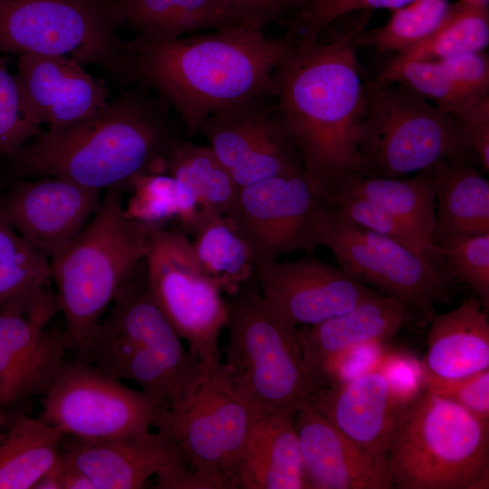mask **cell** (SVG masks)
Here are the masks:
<instances>
[{"mask_svg":"<svg viewBox=\"0 0 489 489\" xmlns=\"http://www.w3.org/2000/svg\"><path fill=\"white\" fill-rule=\"evenodd\" d=\"M295 41L267 38L243 25L173 40L139 35L122 43L114 74L153 90L179 114L190 135L211 114L273 95V72Z\"/></svg>","mask_w":489,"mask_h":489,"instance_id":"cell-1","label":"cell"},{"mask_svg":"<svg viewBox=\"0 0 489 489\" xmlns=\"http://www.w3.org/2000/svg\"><path fill=\"white\" fill-rule=\"evenodd\" d=\"M385 472L390 488H489V422L425 390L397 417Z\"/></svg>","mask_w":489,"mask_h":489,"instance_id":"cell-7","label":"cell"},{"mask_svg":"<svg viewBox=\"0 0 489 489\" xmlns=\"http://www.w3.org/2000/svg\"><path fill=\"white\" fill-rule=\"evenodd\" d=\"M489 43L488 3L458 0L441 26L420 44L398 54L383 70L410 61L437 62L482 52Z\"/></svg>","mask_w":489,"mask_h":489,"instance_id":"cell-32","label":"cell"},{"mask_svg":"<svg viewBox=\"0 0 489 489\" xmlns=\"http://www.w3.org/2000/svg\"><path fill=\"white\" fill-rule=\"evenodd\" d=\"M15 78L22 110L38 126L58 129L77 123L108 102L104 82L65 55L20 54Z\"/></svg>","mask_w":489,"mask_h":489,"instance_id":"cell-18","label":"cell"},{"mask_svg":"<svg viewBox=\"0 0 489 489\" xmlns=\"http://www.w3.org/2000/svg\"><path fill=\"white\" fill-rule=\"evenodd\" d=\"M232 3L240 24L256 30H263L302 5V0H232Z\"/></svg>","mask_w":489,"mask_h":489,"instance_id":"cell-47","label":"cell"},{"mask_svg":"<svg viewBox=\"0 0 489 489\" xmlns=\"http://www.w3.org/2000/svg\"><path fill=\"white\" fill-rule=\"evenodd\" d=\"M42 132L22 110L16 78L0 57V156L12 158L29 140Z\"/></svg>","mask_w":489,"mask_h":489,"instance_id":"cell-41","label":"cell"},{"mask_svg":"<svg viewBox=\"0 0 489 489\" xmlns=\"http://www.w3.org/2000/svg\"><path fill=\"white\" fill-rule=\"evenodd\" d=\"M144 264L148 289L172 328L209 374L218 372L226 304L198 264L186 232L149 228Z\"/></svg>","mask_w":489,"mask_h":489,"instance_id":"cell-9","label":"cell"},{"mask_svg":"<svg viewBox=\"0 0 489 489\" xmlns=\"http://www.w3.org/2000/svg\"><path fill=\"white\" fill-rule=\"evenodd\" d=\"M304 170L299 148L287 126L230 170L237 187Z\"/></svg>","mask_w":489,"mask_h":489,"instance_id":"cell-39","label":"cell"},{"mask_svg":"<svg viewBox=\"0 0 489 489\" xmlns=\"http://www.w3.org/2000/svg\"><path fill=\"white\" fill-rule=\"evenodd\" d=\"M111 0H3L0 51L67 55L115 73L122 43Z\"/></svg>","mask_w":489,"mask_h":489,"instance_id":"cell-10","label":"cell"},{"mask_svg":"<svg viewBox=\"0 0 489 489\" xmlns=\"http://www.w3.org/2000/svg\"><path fill=\"white\" fill-rule=\"evenodd\" d=\"M340 192L361 197L410 225L432 242L436 223L435 196L422 172L411 178L386 177L354 171L334 179L322 196Z\"/></svg>","mask_w":489,"mask_h":489,"instance_id":"cell-29","label":"cell"},{"mask_svg":"<svg viewBox=\"0 0 489 489\" xmlns=\"http://www.w3.org/2000/svg\"><path fill=\"white\" fill-rule=\"evenodd\" d=\"M366 94L358 137L363 171L403 177L448 158H475L465 129L407 85L374 79Z\"/></svg>","mask_w":489,"mask_h":489,"instance_id":"cell-8","label":"cell"},{"mask_svg":"<svg viewBox=\"0 0 489 489\" xmlns=\"http://www.w3.org/2000/svg\"><path fill=\"white\" fill-rule=\"evenodd\" d=\"M167 173L174 177L183 231L195 232L204 219L225 215L237 191L229 169L207 146L178 142L169 152Z\"/></svg>","mask_w":489,"mask_h":489,"instance_id":"cell-26","label":"cell"},{"mask_svg":"<svg viewBox=\"0 0 489 489\" xmlns=\"http://www.w3.org/2000/svg\"><path fill=\"white\" fill-rule=\"evenodd\" d=\"M453 3L451 0H414L392 10L387 24L363 31L358 45H369L379 53H402L426 41L445 22Z\"/></svg>","mask_w":489,"mask_h":489,"instance_id":"cell-34","label":"cell"},{"mask_svg":"<svg viewBox=\"0 0 489 489\" xmlns=\"http://www.w3.org/2000/svg\"><path fill=\"white\" fill-rule=\"evenodd\" d=\"M76 354L112 379L136 383L168 415L166 424L186 408L209 377L153 300L144 261Z\"/></svg>","mask_w":489,"mask_h":489,"instance_id":"cell-4","label":"cell"},{"mask_svg":"<svg viewBox=\"0 0 489 489\" xmlns=\"http://www.w3.org/2000/svg\"><path fill=\"white\" fill-rule=\"evenodd\" d=\"M467 131L476 159L489 170V97L475 101L453 116Z\"/></svg>","mask_w":489,"mask_h":489,"instance_id":"cell-46","label":"cell"},{"mask_svg":"<svg viewBox=\"0 0 489 489\" xmlns=\"http://www.w3.org/2000/svg\"><path fill=\"white\" fill-rule=\"evenodd\" d=\"M424 390L452 400L489 422V369L455 379L438 378L425 372Z\"/></svg>","mask_w":489,"mask_h":489,"instance_id":"cell-43","label":"cell"},{"mask_svg":"<svg viewBox=\"0 0 489 489\" xmlns=\"http://www.w3.org/2000/svg\"><path fill=\"white\" fill-rule=\"evenodd\" d=\"M100 193L58 177L20 180L0 196V207L14 229L50 259L85 226L101 204Z\"/></svg>","mask_w":489,"mask_h":489,"instance_id":"cell-17","label":"cell"},{"mask_svg":"<svg viewBox=\"0 0 489 489\" xmlns=\"http://www.w3.org/2000/svg\"><path fill=\"white\" fill-rule=\"evenodd\" d=\"M132 192L124 214L149 228L164 227V225L178 218L177 184L168 173L141 174L130 184Z\"/></svg>","mask_w":489,"mask_h":489,"instance_id":"cell-38","label":"cell"},{"mask_svg":"<svg viewBox=\"0 0 489 489\" xmlns=\"http://www.w3.org/2000/svg\"><path fill=\"white\" fill-rule=\"evenodd\" d=\"M317 244L327 247L339 267L358 281L396 297L408 307L427 310L450 303L455 279L424 254L336 216L326 205L317 228Z\"/></svg>","mask_w":489,"mask_h":489,"instance_id":"cell-11","label":"cell"},{"mask_svg":"<svg viewBox=\"0 0 489 489\" xmlns=\"http://www.w3.org/2000/svg\"><path fill=\"white\" fill-rule=\"evenodd\" d=\"M111 7L120 24L126 22L155 40L241 25L232 0H111Z\"/></svg>","mask_w":489,"mask_h":489,"instance_id":"cell-27","label":"cell"},{"mask_svg":"<svg viewBox=\"0 0 489 489\" xmlns=\"http://www.w3.org/2000/svg\"><path fill=\"white\" fill-rule=\"evenodd\" d=\"M285 127L274 97L262 95L211 114L197 133L230 171Z\"/></svg>","mask_w":489,"mask_h":489,"instance_id":"cell-28","label":"cell"},{"mask_svg":"<svg viewBox=\"0 0 489 489\" xmlns=\"http://www.w3.org/2000/svg\"><path fill=\"white\" fill-rule=\"evenodd\" d=\"M371 14H345L344 26L326 43L295 42L273 72L276 107L321 194L341 175L363 171L358 137L367 94L356 47Z\"/></svg>","mask_w":489,"mask_h":489,"instance_id":"cell-2","label":"cell"},{"mask_svg":"<svg viewBox=\"0 0 489 489\" xmlns=\"http://www.w3.org/2000/svg\"><path fill=\"white\" fill-rule=\"evenodd\" d=\"M375 79L407 85L452 117L469 104L489 97H475L463 91L436 62H407L395 69L382 70Z\"/></svg>","mask_w":489,"mask_h":489,"instance_id":"cell-36","label":"cell"},{"mask_svg":"<svg viewBox=\"0 0 489 489\" xmlns=\"http://www.w3.org/2000/svg\"><path fill=\"white\" fill-rule=\"evenodd\" d=\"M41 405L42 419L65 436L85 439L147 433L168 417L143 391L79 360L62 363Z\"/></svg>","mask_w":489,"mask_h":489,"instance_id":"cell-12","label":"cell"},{"mask_svg":"<svg viewBox=\"0 0 489 489\" xmlns=\"http://www.w3.org/2000/svg\"><path fill=\"white\" fill-rule=\"evenodd\" d=\"M193 234L194 254L221 292L233 295L254 279L252 251L226 215L209 216Z\"/></svg>","mask_w":489,"mask_h":489,"instance_id":"cell-31","label":"cell"},{"mask_svg":"<svg viewBox=\"0 0 489 489\" xmlns=\"http://www.w3.org/2000/svg\"><path fill=\"white\" fill-rule=\"evenodd\" d=\"M487 310L472 294L453 310L434 314L427 351L421 363L427 374L455 379L489 369Z\"/></svg>","mask_w":489,"mask_h":489,"instance_id":"cell-22","label":"cell"},{"mask_svg":"<svg viewBox=\"0 0 489 489\" xmlns=\"http://www.w3.org/2000/svg\"><path fill=\"white\" fill-rule=\"evenodd\" d=\"M436 62L463 91L475 97L489 96V58L484 51Z\"/></svg>","mask_w":489,"mask_h":489,"instance_id":"cell-45","label":"cell"},{"mask_svg":"<svg viewBox=\"0 0 489 489\" xmlns=\"http://www.w3.org/2000/svg\"><path fill=\"white\" fill-rule=\"evenodd\" d=\"M143 88L123 92L90 117L42 131L11 158L18 176L58 177L82 187L128 189L141 174L167 173L172 134L167 102Z\"/></svg>","mask_w":489,"mask_h":489,"instance_id":"cell-3","label":"cell"},{"mask_svg":"<svg viewBox=\"0 0 489 489\" xmlns=\"http://www.w3.org/2000/svg\"><path fill=\"white\" fill-rule=\"evenodd\" d=\"M253 280L270 311L296 326L320 323L382 293L312 256L258 264Z\"/></svg>","mask_w":489,"mask_h":489,"instance_id":"cell-16","label":"cell"},{"mask_svg":"<svg viewBox=\"0 0 489 489\" xmlns=\"http://www.w3.org/2000/svg\"><path fill=\"white\" fill-rule=\"evenodd\" d=\"M50 259L9 223L0 207V307L50 284Z\"/></svg>","mask_w":489,"mask_h":489,"instance_id":"cell-33","label":"cell"},{"mask_svg":"<svg viewBox=\"0 0 489 489\" xmlns=\"http://www.w3.org/2000/svg\"><path fill=\"white\" fill-rule=\"evenodd\" d=\"M421 172L434 190V245L489 233V182L470 162L448 158Z\"/></svg>","mask_w":489,"mask_h":489,"instance_id":"cell-25","label":"cell"},{"mask_svg":"<svg viewBox=\"0 0 489 489\" xmlns=\"http://www.w3.org/2000/svg\"><path fill=\"white\" fill-rule=\"evenodd\" d=\"M311 0H302V5H301V8L303 7L304 5H306ZM300 8V9H301Z\"/></svg>","mask_w":489,"mask_h":489,"instance_id":"cell-50","label":"cell"},{"mask_svg":"<svg viewBox=\"0 0 489 489\" xmlns=\"http://www.w3.org/2000/svg\"><path fill=\"white\" fill-rule=\"evenodd\" d=\"M296 412L281 411L256 417L245 443L236 488L305 489L293 425Z\"/></svg>","mask_w":489,"mask_h":489,"instance_id":"cell-24","label":"cell"},{"mask_svg":"<svg viewBox=\"0 0 489 489\" xmlns=\"http://www.w3.org/2000/svg\"><path fill=\"white\" fill-rule=\"evenodd\" d=\"M408 309L401 300L379 293L342 314L300 328L313 380L321 367L342 350L365 342L388 343L405 322Z\"/></svg>","mask_w":489,"mask_h":489,"instance_id":"cell-23","label":"cell"},{"mask_svg":"<svg viewBox=\"0 0 489 489\" xmlns=\"http://www.w3.org/2000/svg\"><path fill=\"white\" fill-rule=\"evenodd\" d=\"M62 456L88 476L95 489L143 488L152 475L177 462H187L164 429L100 439L66 436Z\"/></svg>","mask_w":489,"mask_h":489,"instance_id":"cell-19","label":"cell"},{"mask_svg":"<svg viewBox=\"0 0 489 489\" xmlns=\"http://www.w3.org/2000/svg\"><path fill=\"white\" fill-rule=\"evenodd\" d=\"M375 371L385 379L398 415L424 391L423 365L410 353L388 348Z\"/></svg>","mask_w":489,"mask_h":489,"instance_id":"cell-42","label":"cell"},{"mask_svg":"<svg viewBox=\"0 0 489 489\" xmlns=\"http://www.w3.org/2000/svg\"><path fill=\"white\" fill-rule=\"evenodd\" d=\"M328 207L339 217L395 240L429 258L436 246L416 229L367 200L340 192L322 196Z\"/></svg>","mask_w":489,"mask_h":489,"instance_id":"cell-35","label":"cell"},{"mask_svg":"<svg viewBox=\"0 0 489 489\" xmlns=\"http://www.w3.org/2000/svg\"><path fill=\"white\" fill-rule=\"evenodd\" d=\"M62 457L47 471L33 486V489H62Z\"/></svg>","mask_w":489,"mask_h":489,"instance_id":"cell-49","label":"cell"},{"mask_svg":"<svg viewBox=\"0 0 489 489\" xmlns=\"http://www.w3.org/2000/svg\"><path fill=\"white\" fill-rule=\"evenodd\" d=\"M388 343L365 342L342 350L328 360L314 377L317 386L340 385L375 371Z\"/></svg>","mask_w":489,"mask_h":489,"instance_id":"cell-44","label":"cell"},{"mask_svg":"<svg viewBox=\"0 0 489 489\" xmlns=\"http://www.w3.org/2000/svg\"><path fill=\"white\" fill-rule=\"evenodd\" d=\"M455 280L465 283L488 311L489 307V233L477 234L436 244Z\"/></svg>","mask_w":489,"mask_h":489,"instance_id":"cell-37","label":"cell"},{"mask_svg":"<svg viewBox=\"0 0 489 489\" xmlns=\"http://www.w3.org/2000/svg\"><path fill=\"white\" fill-rule=\"evenodd\" d=\"M305 489H389L372 456L305 401L297 410Z\"/></svg>","mask_w":489,"mask_h":489,"instance_id":"cell-20","label":"cell"},{"mask_svg":"<svg viewBox=\"0 0 489 489\" xmlns=\"http://www.w3.org/2000/svg\"><path fill=\"white\" fill-rule=\"evenodd\" d=\"M307 402L365 449L386 475V455L398 414L380 373L372 371L345 384L317 386Z\"/></svg>","mask_w":489,"mask_h":489,"instance_id":"cell-21","label":"cell"},{"mask_svg":"<svg viewBox=\"0 0 489 489\" xmlns=\"http://www.w3.org/2000/svg\"><path fill=\"white\" fill-rule=\"evenodd\" d=\"M324 206L321 194L300 170L237 188L225 215L258 265L299 250L312 253L318 246L316 228Z\"/></svg>","mask_w":489,"mask_h":489,"instance_id":"cell-14","label":"cell"},{"mask_svg":"<svg viewBox=\"0 0 489 489\" xmlns=\"http://www.w3.org/2000/svg\"><path fill=\"white\" fill-rule=\"evenodd\" d=\"M65 436L41 417H15L0 442V489L33 488L62 458Z\"/></svg>","mask_w":489,"mask_h":489,"instance_id":"cell-30","label":"cell"},{"mask_svg":"<svg viewBox=\"0 0 489 489\" xmlns=\"http://www.w3.org/2000/svg\"><path fill=\"white\" fill-rule=\"evenodd\" d=\"M2 419H3V417H2V415L0 414V423H1Z\"/></svg>","mask_w":489,"mask_h":489,"instance_id":"cell-52","label":"cell"},{"mask_svg":"<svg viewBox=\"0 0 489 489\" xmlns=\"http://www.w3.org/2000/svg\"><path fill=\"white\" fill-rule=\"evenodd\" d=\"M57 312L51 284L0 307V405L49 388L67 350L63 332L45 329Z\"/></svg>","mask_w":489,"mask_h":489,"instance_id":"cell-15","label":"cell"},{"mask_svg":"<svg viewBox=\"0 0 489 489\" xmlns=\"http://www.w3.org/2000/svg\"><path fill=\"white\" fill-rule=\"evenodd\" d=\"M149 247V227L126 217L120 189H107L85 226L50 258L67 350L83 347Z\"/></svg>","mask_w":489,"mask_h":489,"instance_id":"cell-5","label":"cell"},{"mask_svg":"<svg viewBox=\"0 0 489 489\" xmlns=\"http://www.w3.org/2000/svg\"><path fill=\"white\" fill-rule=\"evenodd\" d=\"M3 1V0H0V2Z\"/></svg>","mask_w":489,"mask_h":489,"instance_id":"cell-53","label":"cell"},{"mask_svg":"<svg viewBox=\"0 0 489 489\" xmlns=\"http://www.w3.org/2000/svg\"><path fill=\"white\" fill-rule=\"evenodd\" d=\"M257 416L218 371L209 374L186 408L160 429L177 443L203 489H233Z\"/></svg>","mask_w":489,"mask_h":489,"instance_id":"cell-13","label":"cell"},{"mask_svg":"<svg viewBox=\"0 0 489 489\" xmlns=\"http://www.w3.org/2000/svg\"><path fill=\"white\" fill-rule=\"evenodd\" d=\"M225 301V384L258 416L296 412L316 388L301 329L270 311L254 280Z\"/></svg>","mask_w":489,"mask_h":489,"instance_id":"cell-6","label":"cell"},{"mask_svg":"<svg viewBox=\"0 0 489 489\" xmlns=\"http://www.w3.org/2000/svg\"><path fill=\"white\" fill-rule=\"evenodd\" d=\"M473 1L481 2V3H488V0H473Z\"/></svg>","mask_w":489,"mask_h":489,"instance_id":"cell-51","label":"cell"},{"mask_svg":"<svg viewBox=\"0 0 489 489\" xmlns=\"http://www.w3.org/2000/svg\"><path fill=\"white\" fill-rule=\"evenodd\" d=\"M62 461V489H95L88 476L67 464L63 458Z\"/></svg>","mask_w":489,"mask_h":489,"instance_id":"cell-48","label":"cell"},{"mask_svg":"<svg viewBox=\"0 0 489 489\" xmlns=\"http://www.w3.org/2000/svg\"><path fill=\"white\" fill-rule=\"evenodd\" d=\"M414 0H311L298 12L287 34L295 42L317 41L328 25L356 11L394 10Z\"/></svg>","mask_w":489,"mask_h":489,"instance_id":"cell-40","label":"cell"}]
</instances>
